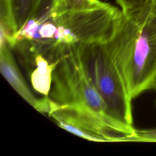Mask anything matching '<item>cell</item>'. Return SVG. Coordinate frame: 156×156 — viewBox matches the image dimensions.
I'll list each match as a JSON object with an SVG mask.
<instances>
[{"label":"cell","mask_w":156,"mask_h":156,"mask_svg":"<svg viewBox=\"0 0 156 156\" xmlns=\"http://www.w3.org/2000/svg\"><path fill=\"white\" fill-rule=\"evenodd\" d=\"M132 99L152 89L156 77V0L116 20L103 43Z\"/></svg>","instance_id":"obj_1"},{"label":"cell","mask_w":156,"mask_h":156,"mask_svg":"<svg viewBox=\"0 0 156 156\" xmlns=\"http://www.w3.org/2000/svg\"><path fill=\"white\" fill-rule=\"evenodd\" d=\"M82 66L104 100L112 119L132 129V99L102 43L76 44Z\"/></svg>","instance_id":"obj_2"},{"label":"cell","mask_w":156,"mask_h":156,"mask_svg":"<svg viewBox=\"0 0 156 156\" xmlns=\"http://www.w3.org/2000/svg\"><path fill=\"white\" fill-rule=\"evenodd\" d=\"M48 98L55 105L88 107L109 117L106 104L82 66L76 44L59 46V56L52 72Z\"/></svg>","instance_id":"obj_3"},{"label":"cell","mask_w":156,"mask_h":156,"mask_svg":"<svg viewBox=\"0 0 156 156\" xmlns=\"http://www.w3.org/2000/svg\"><path fill=\"white\" fill-rule=\"evenodd\" d=\"M121 12L108 3L87 10L60 14L52 12L51 17L57 27L54 45L104 43Z\"/></svg>","instance_id":"obj_4"},{"label":"cell","mask_w":156,"mask_h":156,"mask_svg":"<svg viewBox=\"0 0 156 156\" xmlns=\"http://www.w3.org/2000/svg\"><path fill=\"white\" fill-rule=\"evenodd\" d=\"M9 42L0 44V70L13 89L31 106L40 113H48L47 97L37 99L26 83L15 60Z\"/></svg>","instance_id":"obj_5"},{"label":"cell","mask_w":156,"mask_h":156,"mask_svg":"<svg viewBox=\"0 0 156 156\" xmlns=\"http://www.w3.org/2000/svg\"><path fill=\"white\" fill-rule=\"evenodd\" d=\"M28 46L32 53L29 57L30 62L34 66V69L30 73V80L34 89L43 94L44 96H48L52 83V72L57 63L55 61L49 60L46 58L44 55L41 53L37 48L35 44L27 40Z\"/></svg>","instance_id":"obj_6"},{"label":"cell","mask_w":156,"mask_h":156,"mask_svg":"<svg viewBox=\"0 0 156 156\" xmlns=\"http://www.w3.org/2000/svg\"><path fill=\"white\" fill-rule=\"evenodd\" d=\"M17 32L9 0H0V44L9 42L12 48Z\"/></svg>","instance_id":"obj_7"},{"label":"cell","mask_w":156,"mask_h":156,"mask_svg":"<svg viewBox=\"0 0 156 156\" xmlns=\"http://www.w3.org/2000/svg\"><path fill=\"white\" fill-rule=\"evenodd\" d=\"M105 3L99 0H54L53 12L60 14L87 10L101 7Z\"/></svg>","instance_id":"obj_8"},{"label":"cell","mask_w":156,"mask_h":156,"mask_svg":"<svg viewBox=\"0 0 156 156\" xmlns=\"http://www.w3.org/2000/svg\"><path fill=\"white\" fill-rule=\"evenodd\" d=\"M38 1L9 0L18 32L30 18Z\"/></svg>","instance_id":"obj_9"},{"label":"cell","mask_w":156,"mask_h":156,"mask_svg":"<svg viewBox=\"0 0 156 156\" xmlns=\"http://www.w3.org/2000/svg\"><path fill=\"white\" fill-rule=\"evenodd\" d=\"M55 122L57 124V125L60 127L61 128L68 131L70 133H72L79 137L85 138L86 140H88L89 141H98V142H104V140L93 134H91L90 133H88L82 129H80L79 128H77L73 126H71L69 124H67L62 121L60 120H56L55 121Z\"/></svg>","instance_id":"obj_10"},{"label":"cell","mask_w":156,"mask_h":156,"mask_svg":"<svg viewBox=\"0 0 156 156\" xmlns=\"http://www.w3.org/2000/svg\"><path fill=\"white\" fill-rule=\"evenodd\" d=\"M130 141L156 142V127L141 130L135 129Z\"/></svg>","instance_id":"obj_11"},{"label":"cell","mask_w":156,"mask_h":156,"mask_svg":"<svg viewBox=\"0 0 156 156\" xmlns=\"http://www.w3.org/2000/svg\"><path fill=\"white\" fill-rule=\"evenodd\" d=\"M153 0H116L121 7L123 13H129L137 10L149 3Z\"/></svg>","instance_id":"obj_12"},{"label":"cell","mask_w":156,"mask_h":156,"mask_svg":"<svg viewBox=\"0 0 156 156\" xmlns=\"http://www.w3.org/2000/svg\"><path fill=\"white\" fill-rule=\"evenodd\" d=\"M152 89H154L155 91H156V77L155 79V80H154V85H153V88Z\"/></svg>","instance_id":"obj_13"},{"label":"cell","mask_w":156,"mask_h":156,"mask_svg":"<svg viewBox=\"0 0 156 156\" xmlns=\"http://www.w3.org/2000/svg\"><path fill=\"white\" fill-rule=\"evenodd\" d=\"M155 107L156 108V99H155Z\"/></svg>","instance_id":"obj_14"}]
</instances>
